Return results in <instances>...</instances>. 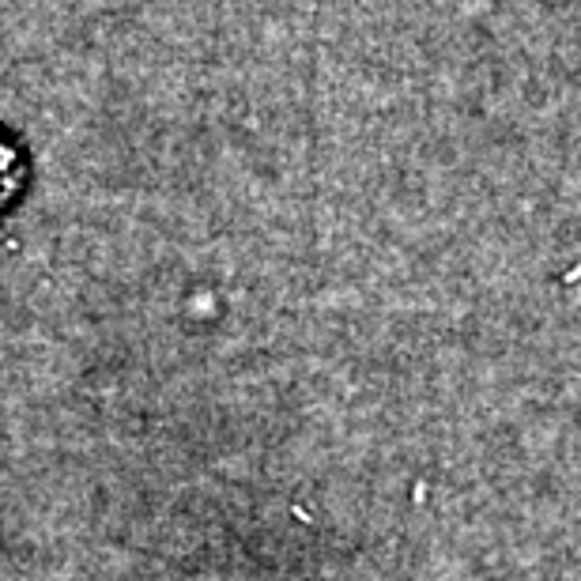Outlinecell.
<instances>
[{"label":"cell","mask_w":581,"mask_h":581,"mask_svg":"<svg viewBox=\"0 0 581 581\" xmlns=\"http://www.w3.org/2000/svg\"><path fill=\"white\" fill-rule=\"evenodd\" d=\"M19 193V159L12 148L0 144V208Z\"/></svg>","instance_id":"obj_1"}]
</instances>
